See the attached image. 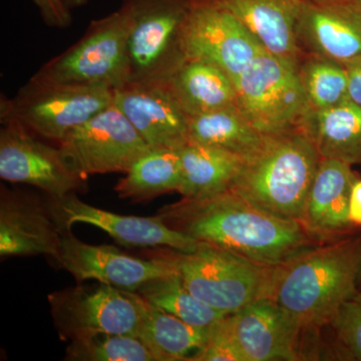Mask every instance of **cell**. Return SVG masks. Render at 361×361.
Masks as SVG:
<instances>
[{"label":"cell","mask_w":361,"mask_h":361,"mask_svg":"<svg viewBox=\"0 0 361 361\" xmlns=\"http://www.w3.org/2000/svg\"><path fill=\"white\" fill-rule=\"evenodd\" d=\"M188 236L276 267L319 245L295 220L273 215L231 189L205 198H183L158 212Z\"/></svg>","instance_id":"6da1fadb"},{"label":"cell","mask_w":361,"mask_h":361,"mask_svg":"<svg viewBox=\"0 0 361 361\" xmlns=\"http://www.w3.org/2000/svg\"><path fill=\"white\" fill-rule=\"evenodd\" d=\"M361 235L319 244L277 266L271 300L305 331L330 325L358 293Z\"/></svg>","instance_id":"7a4b0ae2"},{"label":"cell","mask_w":361,"mask_h":361,"mask_svg":"<svg viewBox=\"0 0 361 361\" xmlns=\"http://www.w3.org/2000/svg\"><path fill=\"white\" fill-rule=\"evenodd\" d=\"M320 160L299 126L270 133L244 159L231 190L273 215L300 223Z\"/></svg>","instance_id":"3957f363"},{"label":"cell","mask_w":361,"mask_h":361,"mask_svg":"<svg viewBox=\"0 0 361 361\" xmlns=\"http://www.w3.org/2000/svg\"><path fill=\"white\" fill-rule=\"evenodd\" d=\"M165 251L185 286L223 314H233L249 304L270 298L277 266L260 264L202 242L194 251Z\"/></svg>","instance_id":"277c9868"},{"label":"cell","mask_w":361,"mask_h":361,"mask_svg":"<svg viewBox=\"0 0 361 361\" xmlns=\"http://www.w3.org/2000/svg\"><path fill=\"white\" fill-rule=\"evenodd\" d=\"M194 0H122L129 26L128 84L167 82L184 63L182 37Z\"/></svg>","instance_id":"5b68a950"},{"label":"cell","mask_w":361,"mask_h":361,"mask_svg":"<svg viewBox=\"0 0 361 361\" xmlns=\"http://www.w3.org/2000/svg\"><path fill=\"white\" fill-rule=\"evenodd\" d=\"M114 103V90L51 82L32 75L13 97L1 96V123H16L61 142L71 130Z\"/></svg>","instance_id":"8992f818"},{"label":"cell","mask_w":361,"mask_h":361,"mask_svg":"<svg viewBox=\"0 0 361 361\" xmlns=\"http://www.w3.org/2000/svg\"><path fill=\"white\" fill-rule=\"evenodd\" d=\"M128 39L129 26L118 9L90 21L75 44L33 75L61 84L120 89L129 80Z\"/></svg>","instance_id":"52a82bcc"},{"label":"cell","mask_w":361,"mask_h":361,"mask_svg":"<svg viewBox=\"0 0 361 361\" xmlns=\"http://www.w3.org/2000/svg\"><path fill=\"white\" fill-rule=\"evenodd\" d=\"M49 302L59 336L70 341L102 334L137 336L147 305L137 292L103 283L54 292Z\"/></svg>","instance_id":"ba28073f"},{"label":"cell","mask_w":361,"mask_h":361,"mask_svg":"<svg viewBox=\"0 0 361 361\" xmlns=\"http://www.w3.org/2000/svg\"><path fill=\"white\" fill-rule=\"evenodd\" d=\"M234 85L239 108L265 134L298 126L310 111L296 68L267 49Z\"/></svg>","instance_id":"9c48e42d"},{"label":"cell","mask_w":361,"mask_h":361,"mask_svg":"<svg viewBox=\"0 0 361 361\" xmlns=\"http://www.w3.org/2000/svg\"><path fill=\"white\" fill-rule=\"evenodd\" d=\"M80 175L125 174L152 149L115 104L78 126L59 142Z\"/></svg>","instance_id":"30bf717a"},{"label":"cell","mask_w":361,"mask_h":361,"mask_svg":"<svg viewBox=\"0 0 361 361\" xmlns=\"http://www.w3.org/2000/svg\"><path fill=\"white\" fill-rule=\"evenodd\" d=\"M0 130V178L14 184L30 185L51 198L87 190L80 175L61 151L37 139L16 123H2Z\"/></svg>","instance_id":"8fae6325"},{"label":"cell","mask_w":361,"mask_h":361,"mask_svg":"<svg viewBox=\"0 0 361 361\" xmlns=\"http://www.w3.org/2000/svg\"><path fill=\"white\" fill-rule=\"evenodd\" d=\"M185 59L208 61L234 84L265 47L232 14L208 0H194L182 37Z\"/></svg>","instance_id":"7c38bea8"},{"label":"cell","mask_w":361,"mask_h":361,"mask_svg":"<svg viewBox=\"0 0 361 361\" xmlns=\"http://www.w3.org/2000/svg\"><path fill=\"white\" fill-rule=\"evenodd\" d=\"M54 260L78 282L97 280L99 283L130 291H137L151 280L177 272L166 251L151 259H140L116 247L84 243L75 238L71 230L63 231Z\"/></svg>","instance_id":"4fadbf2b"},{"label":"cell","mask_w":361,"mask_h":361,"mask_svg":"<svg viewBox=\"0 0 361 361\" xmlns=\"http://www.w3.org/2000/svg\"><path fill=\"white\" fill-rule=\"evenodd\" d=\"M52 215L63 231L77 223L89 224L103 230L116 243L130 248L167 247L180 252L194 251L200 242L184 233L169 227L160 216L137 217L125 216L85 203L77 193L63 198L49 197Z\"/></svg>","instance_id":"5bb4252c"},{"label":"cell","mask_w":361,"mask_h":361,"mask_svg":"<svg viewBox=\"0 0 361 361\" xmlns=\"http://www.w3.org/2000/svg\"><path fill=\"white\" fill-rule=\"evenodd\" d=\"M227 322L243 361L304 360L301 339L307 331L271 299L249 304Z\"/></svg>","instance_id":"9a60e30c"},{"label":"cell","mask_w":361,"mask_h":361,"mask_svg":"<svg viewBox=\"0 0 361 361\" xmlns=\"http://www.w3.org/2000/svg\"><path fill=\"white\" fill-rule=\"evenodd\" d=\"M63 230L52 215L49 200L8 189L0 191V255H47L56 259Z\"/></svg>","instance_id":"2e32d148"},{"label":"cell","mask_w":361,"mask_h":361,"mask_svg":"<svg viewBox=\"0 0 361 361\" xmlns=\"http://www.w3.org/2000/svg\"><path fill=\"white\" fill-rule=\"evenodd\" d=\"M114 104L152 149H180L189 142V116L168 80L125 85L114 90Z\"/></svg>","instance_id":"e0dca14e"},{"label":"cell","mask_w":361,"mask_h":361,"mask_svg":"<svg viewBox=\"0 0 361 361\" xmlns=\"http://www.w3.org/2000/svg\"><path fill=\"white\" fill-rule=\"evenodd\" d=\"M305 54L343 63L361 56V4L355 0L304 2L296 28Z\"/></svg>","instance_id":"ac0fdd59"},{"label":"cell","mask_w":361,"mask_h":361,"mask_svg":"<svg viewBox=\"0 0 361 361\" xmlns=\"http://www.w3.org/2000/svg\"><path fill=\"white\" fill-rule=\"evenodd\" d=\"M353 166L322 158L308 193L300 224L318 244L337 241L355 233L349 220V200L358 179Z\"/></svg>","instance_id":"d6986e66"},{"label":"cell","mask_w":361,"mask_h":361,"mask_svg":"<svg viewBox=\"0 0 361 361\" xmlns=\"http://www.w3.org/2000/svg\"><path fill=\"white\" fill-rule=\"evenodd\" d=\"M232 14L267 51L298 68L296 28L305 0H208Z\"/></svg>","instance_id":"ffe728a7"},{"label":"cell","mask_w":361,"mask_h":361,"mask_svg":"<svg viewBox=\"0 0 361 361\" xmlns=\"http://www.w3.org/2000/svg\"><path fill=\"white\" fill-rule=\"evenodd\" d=\"M299 127L322 158L361 165V106L346 101L327 110H310Z\"/></svg>","instance_id":"44dd1931"},{"label":"cell","mask_w":361,"mask_h":361,"mask_svg":"<svg viewBox=\"0 0 361 361\" xmlns=\"http://www.w3.org/2000/svg\"><path fill=\"white\" fill-rule=\"evenodd\" d=\"M168 84L188 116L238 106L231 78L218 66L202 59H185Z\"/></svg>","instance_id":"7402d4cb"},{"label":"cell","mask_w":361,"mask_h":361,"mask_svg":"<svg viewBox=\"0 0 361 361\" xmlns=\"http://www.w3.org/2000/svg\"><path fill=\"white\" fill-rule=\"evenodd\" d=\"M183 198H205L231 189L241 170V157L214 147L188 142L179 149Z\"/></svg>","instance_id":"603a6c76"},{"label":"cell","mask_w":361,"mask_h":361,"mask_svg":"<svg viewBox=\"0 0 361 361\" xmlns=\"http://www.w3.org/2000/svg\"><path fill=\"white\" fill-rule=\"evenodd\" d=\"M238 106L189 116L190 142L230 152L242 159L255 153L265 139Z\"/></svg>","instance_id":"cb8c5ba5"},{"label":"cell","mask_w":361,"mask_h":361,"mask_svg":"<svg viewBox=\"0 0 361 361\" xmlns=\"http://www.w3.org/2000/svg\"><path fill=\"white\" fill-rule=\"evenodd\" d=\"M209 332L210 327L188 324L147 301L137 336L155 361H192L205 345Z\"/></svg>","instance_id":"d4e9b609"},{"label":"cell","mask_w":361,"mask_h":361,"mask_svg":"<svg viewBox=\"0 0 361 361\" xmlns=\"http://www.w3.org/2000/svg\"><path fill=\"white\" fill-rule=\"evenodd\" d=\"M182 167L179 149H149L118 180L115 191L122 199L149 201L169 192L179 191Z\"/></svg>","instance_id":"484cf974"},{"label":"cell","mask_w":361,"mask_h":361,"mask_svg":"<svg viewBox=\"0 0 361 361\" xmlns=\"http://www.w3.org/2000/svg\"><path fill=\"white\" fill-rule=\"evenodd\" d=\"M135 292L159 310L193 326L208 329L226 316L197 298L183 283L178 271L151 280Z\"/></svg>","instance_id":"4316f807"},{"label":"cell","mask_w":361,"mask_h":361,"mask_svg":"<svg viewBox=\"0 0 361 361\" xmlns=\"http://www.w3.org/2000/svg\"><path fill=\"white\" fill-rule=\"evenodd\" d=\"M297 73L310 110H327L348 101V75L342 63L304 54Z\"/></svg>","instance_id":"83f0119b"},{"label":"cell","mask_w":361,"mask_h":361,"mask_svg":"<svg viewBox=\"0 0 361 361\" xmlns=\"http://www.w3.org/2000/svg\"><path fill=\"white\" fill-rule=\"evenodd\" d=\"M66 360L75 361H155L147 346L137 336L96 334L71 341Z\"/></svg>","instance_id":"f1b7e54d"},{"label":"cell","mask_w":361,"mask_h":361,"mask_svg":"<svg viewBox=\"0 0 361 361\" xmlns=\"http://www.w3.org/2000/svg\"><path fill=\"white\" fill-rule=\"evenodd\" d=\"M330 326L343 355L361 361V304L355 300L344 303Z\"/></svg>","instance_id":"f546056e"},{"label":"cell","mask_w":361,"mask_h":361,"mask_svg":"<svg viewBox=\"0 0 361 361\" xmlns=\"http://www.w3.org/2000/svg\"><path fill=\"white\" fill-rule=\"evenodd\" d=\"M192 361H243L233 341L227 315L210 327L205 345Z\"/></svg>","instance_id":"4dcf8cb0"},{"label":"cell","mask_w":361,"mask_h":361,"mask_svg":"<svg viewBox=\"0 0 361 361\" xmlns=\"http://www.w3.org/2000/svg\"><path fill=\"white\" fill-rule=\"evenodd\" d=\"M39 8L40 16L49 27L66 30L73 23L71 9L63 0H32Z\"/></svg>","instance_id":"1f68e13d"},{"label":"cell","mask_w":361,"mask_h":361,"mask_svg":"<svg viewBox=\"0 0 361 361\" xmlns=\"http://www.w3.org/2000/svg\"><path fill=\"white\" fill-rule=\"evenodd\" d=\"M343 66L348 75V101L361 106V56Z\"/></svg>","instance_id":"d6a6232c"},{"label":"cell","mask_w":361,"mask_h":361,"mask_svg":"<svg viewBox=\"0 0 361 361\" xmlns=\"http://www.w3.org/2000/svg\"><path fill=\"white\" fill-rule=\"evenodd\" d=\"M349 220L353 227L361 228V179L358 178L351 190L349 200Z\"/></svg>","instance_id":"836d02e7"},{"label":"cell","mask_w":361,"mask_h":361,"mask_svg":"<svg viewBox=\"0 0 361 361\" xmlns=\"http://www.w3.org/2000/svg\"><path fill=\"white\" fill-rule=\"evenodd\" d=\"M63 1H65L68 8L73 11V9H77L80 8V7L87 6L90 0H63Z\"/></svg>","instance_id":"e575fe53"},{"label":"cell","mask_w":361,"mask_h":361,"mask_svg":"<svg viewBox=\"0 0 361 361\" xmlns=\"http://www.w3.org/2000/svg\"><path fill=\"white\" fill-rule=\"evenodd\" d=\"M353 300L357 301V302L361 304V292H358V293L356 294L355 298H353Z\"/></svg>","instance_id":"d590c367"},{"label":"cell","mask_w":361,"mask_h":361,"mask_svg":"<svg viewBox=\"0 0 361 361\" xmlns=\"http://www.w3.org/2000/svg\"><path fill=\"white\" fill-rule=\"evenodd\" d=\"M357 286H358V292H361V270H360V276H358Z\"/></svg>","instance_id":"8d00e7d4"},{"label":"cell","mask_w":361,"mask_h":361,"mask_svg":"<svg viewBox=\"0 0 361 361\" xmlns=\"http://www.w3.org/2000/svg\"><path fill=\"white\" fill-rule=\"evenodd\" d=\"M305 1L322 2L326 1V0H305Z\"/></svg>","instance_id":"74e56055"},{"label":"cell","mask_w":361,"mask_h":361,"mask_svg":"<svg viewBox=\"0 0 361 361\" xmlns=\"http://www.w3.org/2000/svg\"><path fill=\"white\" fill-rule=\"evenodd\" d=\"M355 1L360 2V4H361V0H355Z\"/></svg>","instance_id":"f35d334b"}]
</instances>
